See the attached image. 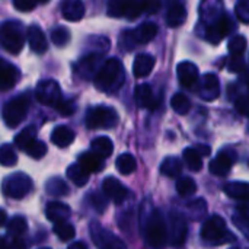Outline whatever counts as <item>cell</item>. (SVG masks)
Wrapping results in <instances>:
<instances>
[{"label":"cell","instance_id":"cell-1","mask_svg":"<svg viewBox=\"0 0 249 249\" xmlns=\"http://www.w3.org/2000/svg\"><path fill=\"white\" fill-rule=\"evenodd\" d=\"M125 79L124 66L118 58H108L101 67L96 76L93 77L95 88L105 93L117 92Z\"/></svg>","mask_w":249,"mask_h":249},{"label":"cell","instance_id":"cell-2","mask_svg":"<svg viewBox=\"0 0 249 249\" xmlns=\"http://www.w3.org/2000/svg\"><path fill=\"white\" fill-rule=\"evenodd\" d=\"M160 9L159 1H120L108 3V15L112 18L136 19L142 13H156Z\"/></svg>","mask_w":249,"mask_h":249},{"label":"cell","instance_id":"cell-3","mask_svg":"<svg viewBox=\"0 0 249 249\" xmlns=\"http://www.w3.org/2000/svg\"><path fill=\"white\" fill-rule=\"evenodd\" d=\"M147 244L155 249H162L168 242V225L159 210H152L144 222Z\"/></svg>","mask_w":249,"mask_h":249},{"label":"cell","instance_id":"cell-4","mask_svg":"<svg viewBox=\"0 0 249 249\" xmlns=\"http://www.w3.org/2000/svg\"><path fill=\"white\" fill-rule=\"evenodd\" d=\"M201 239L209 245H223L233 242L235 236L229 232L223 217L212 216L204 222L201 228Z\"/></svg>","mask_w":249,"mask_h":249},{"label":"cell","instance_id":"cell-5","mask_svg":"<svg viewBox=\"0 0 249 249\" xmlns=\"http://www.w3.org/2000/svg\"><path fill=\"white\" fill-rule=\"evenodd\" d=\"M158 34V25L153 22H144L136 29H128L121 34L120 45L124 51H131L137 44L150 42Z\"/></svg>","mask_w":249,"mask_h":249},{"label":"cell","instance_id":"cell-6","mask_svg":"<svg viewBox=\"0 0 249 249\" xmlns=\"http://www.w3.org/2000/svg\"><path fill=\"white\" fill-rule=\"evenodd\" d=\"M25 36L19 22H4L0 25V45L10 54H19L23 48Z\"/></svg>","mask_w":249,"mask_h":249},{"label":"cell","instance_id":"cell-7","mask_svg":"<svg viewBox=\"0 0 249 249\" xmlns=\"http://www.w3.org/2000/svg\"><path fill=\"white\" fill-rule=\"evenodd\" d=\"M31 191H32V179L23 172L12 174L7 178H4L1 182V193L13 200H20L26 197Z\"/></svg>","mask_w":249,"mask_h":249},{"label":"cell","instance_id":"cell-8","mask_svg":"<svg viewBox=\"0 0 249 249\" xmlns=\"http://www.w3.org/2000/svg\"><path fill=\"white\" fill-rule=\"evenodd\" d=\"M118 124V114L114 108L98 105L88 111L86 127L90 130L96 128H114Z\"/></svg>","mask_w":249,"mask_h":249},{"label":"cell","instance_id":"cell-9","mask_svg":"<svg viewBox=\"0 0 249 249\" xmlns=\"http://www.w3.org/2000/svg\"><path fill=\"white\" fill-rule=\"evenodd\" d=\"M29 109V98L26 95H19L9 101L3 108L4 124L10 128L18 127L26 117Z\"/></svg>","mask_w":249,"mask_h":249},{"label":"cell","instance_id":"cell-10","mask_svg":"<svg viewBox=\"0 0 249 249\" xmlns=\"http://www.w3.org/2000/svg\"><path fill=\"white\" fill-rule=\"evenodd\" d=\"M35 98L38 102H41L42 105H47V107H57V104L63 99V95H61V88L60 85L53 80V79H47V80H42L36 85V89H35Z\"/></svg>","mask_w":249,"mask_h":249},{"label":"cell","instance_id":"cell-11","mask_svg":"<svg viewBox=\"0 0 249 249\" xmlns=\"http://www.w3.org/2000/svg\"><path fill=\"white\" fill-rule=\"evenodd\" d=\"M188 233V223L182 213L172 210L169 213V228H168V239L174 247H182Z\"/></svg>","mask_w":249,"mask_h":249},{"label":"cell","instance_id":"cell-12","mask_svg":"<svg viewBox=\"0 0 249 249\" xmlns=\"http://www.w3.org/2000/svg\"><path fill=\"white\" fill-rule=\"evenodd\" d=\"M89 231L90 238L98 249H125V244L118 236H115L111 231L102 228L99 223H92Z\"/></svg>","mask_w":249,"mask_h":249},{"label":"cell","instance_id":"cell-13","mask_svg":"<svg viewBox=\"0 0 249 249\" xmlns=\"http://www.w3.org/2000/svg\"><path fill=\"white\" fill-rule=\"evenodd\" d=\"M235 25L229 15H222L216 22L210 23L206 29V39L210 44H219L226 35H229L233 31Z\"/></svg>","mask_w":249,"mask_h":249},{"label":"cell","instance_id":"cell-14","mask_svg":"<svg viewBox=\"0 0 249 249\" xmlns=\"http://www.w3.org/2000/svg\"><path fill=\"white\" fill-rule=\"evenodd\" d=\"M102 191H104V196L112 200L115 204H121L128 197V190L123 185L121 181H118L114 177H108L104 179Z\"/></svg>","mask_w":249,"mask_h":249},{"label":"cell","instance_id":"cell-15","mask_svg":"<svg viewBox=\"0 0 249 249\" xmlns=\"http://www.w3.org/2000/svg\"><path fill=\"white\" fill-rule=\"evenodd\" d=\"M101 57L102 55H98V54H93V53H89L86 55H83L79 63L74 66V71L77 74H80L82 77L85 79H90V77H95L96 73L99 71V63H101Z\"/></svg>","mask_w":249,"mask_h":249},{"label":"cell","instance_id":"cell-16","mask_svg":"<svg viewBox=\"0 0 249 249\" xmlns=\"http://www.w3.org/2000/svg\"><path fill=\"white\" fill-rule=\"evenodd\" d=\"M198 95L204 101H214L220 95V82L219 77L213 73L204 74V77L200 82Z\"/></svg>","mask_w":249,"mask_h":249},{"label":"cell","instance_id":"cell-17","mask_svg":"<svg viewBox=\"0 0 249 249\" xmlns=\"http://www.w3.org/2000/svg\"><path fill=\"white\" fill-rule=\"evenodd\" d=\"M134 99L137 102V105L140 108H146V109H156L160 104V99H158L153 93V89L150 85L143 83L139 85L134 90Z\"/></svg>","mask_w":249,"mask_h":249},{"label":"cell","instance_id":"cell-18","mask_svg":"<svg viewBox=\"0 0 249 249\" xmlns=\"http://www.w3.org/2000/svg\"><path fill=\"white\" fill-rule=\"evenodd\" d=\"M26 38L29 42V47L36 54H44L48 50V42L44 31L38 25H29L26 29Z\"/></svg>","mask_w":249,"mask_h":249},{"label":"cell","instance_id":"cell-19","mask_svg":"<svg viewBox=\"0 0 249 249\" xmlns=\"http://www.w3.org/2000/svg\"><path fill=\"white\" fill-rule=\"evenodd\" d=\"M18 80H19L18 67L0 58V90H9L15 88Z\"/></svg>","mask_w":249,"mask_h":249},{"label":"cell","instance_id":"cell-20","mask_svg":"<svg viewBox=\"0 0 249 249\" xmlns=\"http://www.w3.org/2000/svg\"><path fill=\"white\" fill-rule=\"evenodd\" d=\"M45 216L50 222H53L54 225L58 223H66L70 216H71V210L67 204L60 203V201H51L47 204L45 207Z\"/></svg>","mask_w":249,"mask_h":249},{"label":"cell","instance_id":"cell-21","mask_svg":"<svg viewBox=\"0 0 249 249\" xmlns=\"http://www.w3.org/2000/svg\"><path fill=\"white\" fill-rule=\"evenodd\" d=\"M177 74L184 88H193L198 80V67L191 61H182L177 67Z\"/></svg>","mask_w":249,"mask_h":249},{"label":"cell","instance_id":"cell-22","mask_svg":"<svg viewBox=\"0 0 249 249\" xmlns=\"http://www.w3.org/2000/svg\"><path fill=\"white\" fill-rule=\"evenodd\" d=\"M61 15L66 20L77 22L85 16V4L80 0H66L61 3Z\"/></svg>","mask_w":249,"mask_h":249},{"label":"cell","instance_id":"cell-23","mask_svg":"<svg viewBox=\"0 0 249 249\" xmlns=\"http://www.w3.org/2000/svg\"><path fill=\"white\" fill-rule=\"evenodd\" d=\"M155 67V57L150 54H139L133 63V74L137 79L146 77L152 73Z\"/></svg>","mask_w":249,"mask_h":249},{"label":"cell","instance_id":"cell-24","mask_svg":"<svg viewBox=\"0 0 249 249\" xmlns=\"http://www.w3.org/2000/svg\"><path fill=\"white\" fill-rule=\"evenodd\" d=\"M77 163L88 172V174H96L101 172L105 166L104 159L101 156H98L93 152H85L77 158Z\"/></svg>","mask_w":249,"mask_h":249},{"label":"cell","instance_id":"cell-25","mask_svg":"<svg viewBox=\"0 0 249 249\" xmlns=\"http://www.w3.org/2000/svg\"><path fill=\"white\" fill-rule=\"evenodd\" d=\"M233 165V158L228 152H222L216 159H213L209 165V171L216 177H225L231 171Z\"/></svg>","mask_w":249,"mask_h":249},{"label":"cell","instance_id":"cell-26","mask_svg":"<svg viewBox=\"0 0 249 249\" xmlns=\"http://www.w3.org/2000/svg\"><path fill=\"white\" fill-rule=\"evenodd\" d=\"M74 137H76L74 131L67 125H58L51 133V142L61 149L70 146L74 142Z\"/></svg>","mask_w":249,"mask_h":249},{"label":"cell","instance_id":"cell-27","mask_svg":"<svg viewBox=\"0 0 249 249\" xmlns=\"http://www.w3.org/2000/svg\"><path fill=\"white\" fill-rule=\"evenodd\" d=\"M223 191L228 197L239 201H249V182H228L223 187Z\"/></svg>","mask_w":249,"mask_h":249},{"label":"cell","instance_id":"cell-28","mask_svg":"<svg viewBox=\"0 0 249 249\" xmlns=\"http://www.w3.org/2000/svg\"><path fill=\"white\" fill-rule=\"evenodd\" d=\"M187 19V7L182 3H174L166 13V23L171 28L181 26Z\"/></svg>","mask_w":249,"mask_h":249},{"label":"cell","instance_id":"cell-29","mask_svg":"<svg viewBox=\"0 0 249 249\" xmlns=\"http://www.w3.org/2000/svg\"><path fill=\"white\" fill-rule=\"evenodd\" d=\"M6 228H7V235H9L13 241L22 239V238L25 236V233L28 232L26 219L22 217V216H13V217L7 222Z\"/></svg>","mask_w":249,"mask_h":249},{"label":"cell","instance_id":"cell-30","mask_svg":"<svg viewBox=\"0 0 249 249\" xmlns=\"http://www.w3.org/2000/svg\"><path fill=\"white\" fill-rule=\"evenodd\" d=\"M90 149H92L93 153H96L98 156H101L102 159H105V158H108V156L112 155L114 144H112V142H111L109 137L102 136V137H96L95 140H92Z\"/></svg>","mask_w":249,"mask_h":249},{"label":"cell","instance_id":"cell-31","mask_svg":"<svg viewBox=\"0 0 249 249\" xmlns=\"http://www.w3.org/2000/svg\"><path fill=\"white\" fill-rule=\"evenodd\" d=\"M182 172V163L178 158H166L160 165V174L169 178H177Z\"/></svg>","mask_w":249,"mask_h":249},{"label":"cell","instance_id":"cell-32","mask_svg":"<svg viewBox=\"0 0 249 249\" xmlns=\"http://www.w3.org/2000/svg\"><path fill=\"white\" fill-rule=\"evenodd\" d=\"M67 178L77 187H83L89 182V174L79 163L70 165L67 168Z\"/></svg>","mask_w":249,"mask_h":249},{"label":"cell","instance_id":"cell-33","mask_svg":"<svg viewBox=\"0 0 249 249\" xmlns=\"http://www.w3.org/2000/svg\"><path fill=\"white\" fill-rule=\"evenodd\" d=\"M45 191L53 197H63L69 194V185L58 177L50 178L45 184Z\"/></svg>","mask_w":249,"mask_h":249},{"label":"cell","instance_id":"cell-34","mask_svg":"<svg viewBox=\"0 0 249 249\" xmlns=\"http://www.w3.org/2000/svg\"><path fill=\"white\" fill-rule=\"evenodd\" d=\"M115 166L118 169L120 174L123 175H130L136 171L137 168V163H136V159L133 155L130 153H123L117 158V162H115Z\"/></svg>","mask_w":249,"mask_h":249},{"label":"cell","instance_id":"cell-35","mask_svg":"<svg viewBox=\"0 0 249 249\" xmlns=\"http://www.w3.org/2000/svg\"><path fill=\"white\" fill-rule=\"evenodd\" d=\"M35 140H36V128L32 127V125H29V127L23 128V130L15 137V144H16L19 149L25 150V149H26L32 142H35Z\"/></svg>","mask_w":249,"mask_h":249},{"label":"cell","instance_id":"cell-36","mask_svg":"<svg viewBox=\"0 0 249 249\" xmlns=\"http://www.w3.org/2000/svg\"><path fill=\"white\" fill-rule=\"evenodd\" d=\"M182 156H184V162L187 163L188 169H191L193 172L201 171V168H203V159H201L200 153H198L196 149L187 147V149L184 150V155H182Z\"/></svg>","mask_w":249,"mask_h":249},{"label":"cell","instance_id":"cell-37","mask_svg":"<svg viewBox=\"0 0 249 249\" xmlns=\"http://www.w3.org/2000/svg\"><path fill=\"white\" fill-rule=\"evenodd\" d=\"M171 107H172V109H174L177 114L185 115V114H188L190 109H191V101H190L188 96L184 95V93H175V95L172 96V99H171Z\"/></svg>","mask_w":249,"mask_h":249},{"label":"cell","instance_id":"cell-38","mask_svg":"<svg viewBox=\"0 0 249 249\" xmlns=\"http://www.w3.org/2000/svg\"><path fill=\"white\" fill-rule=\"evenodd\" d=\"M18 162V155L12 144L0 146V165L1 166H15Z\"/></svg>","mask_w":249,"mask_h":249},{"label":"cell","instance_id":"cell-39","mask_svg":"<svg viewBox=\"0 0 249 249\" xmlns=\"http://www.w3.org/2000/svg\"><path fill=\"white\" fill-rule=\"evenodd\" d=\"M247 47H248V41L244 35H235L229 41V53L232 54V57H242Z\"/></svg>","mask_w":249,"mask_h":249},{"label":"cell","instance_id":"cell-40","mask_svg":"<svg viewBox=\"0 0 249 249\" xmlns=\"http://www.w3.org/2000/svg\"><path fill=\"white\" fill-rule=\"evenodd\" d=\"M54 233L57 235V238L63 242H69L74 238L76 235V231H74V226L70 225V223H58V225H54L53 228Z\"/></svg>","mask_w":249,"mask_h":249},{"label":"cell","instance_id":"cell-41","mask_svg":"<svg viewBox=\"0 0 249 249\" xmlns=\"http://www.w3.org/2000/svg\"><path fill=\"white\" fill-rule=\"evenodd\" d=\"M177 191L182 197H190V196H193L197 191V184H196V181L193 178L184 177V178L178 179V182H177Z\"/></svg>","mask_w":249,"mask_h":249},{"label":"cell","instance_id":"cell-42","mask_svg":"<svg viewBox=\"0 0 249 249\" xmlns=\"http://www.w3.org/2000/svg\"><path fill=\"white\" fill-rule=\"evenodd\" d=\"M187 209L190 210L191 217L194 220H201L207 213V203L203 198H198V200H194L193 203H188Z\"/></svg>","mask_w":249,"mask_h":249},{"label":"cell","instance_id":"cell-43","mask_svg":"<svg viewBox=\"0 0 249 249\" xmlns=\"http://www.w3.org/2000/svg\"><path fill=\"white\" fill-rule=\"evenodd\" d=\"M51 41L57 47H64L70 41V32L64 26H57L51 31Z\"/></svg>","mask_w":249,"mask_h":249},{"label":"cell","instance_id":"cell-44","mask_svg":"<svg viewBox=\"0 0 249 249\" xmlns=\"http://www.w3.org/2000/svg\"><path fill=\"white\" fill-rule=\"evenodd\" d=\"M90 44V47H93V54H98V55H104L108 50H109V39L105 38V36H92L89 38L88 41Z\"/></svg>","mask_w":249,"mask_h":249},{"label":"cell","instance_id":"cell-45","mask_svg":"<svg viewBox=\"0 0 249 249\" xmlns=\"http://www.w3.org/2000/svg\"><path fill=\"white\" fill-rule=\"evenodd\" d=\"M25 152H26V155H28L29 158H32V159H41V158H44L45 153H47V144H45L44 142H41V140H35V142H32V143L25 149Z\"/></svg>","mask_w":249,"mask_h":249},{"label":"cell","instance_id":"cell-46","mask_svg":"<svg viewBox=\"0 0 249 249\" xmlns=\"http://www.w3.org/2000/svg\"><path fill=\"white\" fill-rule=\"evenodd\" d=\"M89 198H90L92 207H93L99 214L104 213V212L107 210V207H108V198H107L104 194H101V193H93V194L89 196Z\"/></svg>","mask_w":249,"mask_h":249},{"label":"cell","instance_id":"cell-47","mask_svg":"<svg viewBox=\"0 0 249 249\" xmlns=\"http://www.w3.org/2000/svg\"><path fill=\"white\" fill-rule=\"evenodd\" d=\"M235 13L242 23L249 25V0H241L235 6Z\"/></svg>","mask_w":249,"mask_h":249},{"label":"cell","instance_id":"cell-48","mask_svg":"<svg viewBox=\"0 0 249 249\" xmlns=\"http://www.w3.org/2000/svg\"><path fill=\"white\" fill-rule=\"evenodd\" d=\"M55 109H57L58 114H61V115H64V117H70V115L74 114L76 105H74V101H71V99H64V98H63V99L57 104Z\"/></svg>","mask_w":249,"mask_h":249},{"label":"cell","instance_id":"cell-49","mask_svg":"<svg viewBox=\"0 0 249 249\" xmlns=\"http://www.w3.org/2000/svg\"><path fill=\"white\" fill-rule=\"evenodd\" d=\"M247 69V64L242 57H231L229 60V70L233 73H244Z\"/></svg>","mask_w":249,"mask_h":249},{"label":"cell","instance_id":"cell-50","mask_svg":"<svg viewBox=\"0 0 249 249\" xmlns=\"http://www.w3.org/2000/svg\"><path fill=\"white\" fill-rule=\"evenodd\" d=\"M235 108L241 114H249V95H239L235 99Z\"/></svg>","mask_w":249,"mask_h":249},{"label":"cell","instance_id":"cell-51","mask_svg":"<svg viewBox=\"0 0 249 249\" xmlns=\"http://www.w3.org/2000/svg\"><path fill=\"white\" fill-rule=\"evenodd\" d=\"M36 1H32V0H15L13 1V6L15 9L20 10V12H31L32 9L36 7Z\"/></svg>","mask_w":249,"mask_h":249},{"label":"cell","instance_id":"cell-52","mask_svg":"<svg viewBox=\"0 0 249 249\" xmlns=\"http://www.w3.org/2000/svg\"><path fill=\"white\" fill-rule=\"evenodd\" d=\"M238 213H239V219L235 217L236 220L242 222V223H247L249 226V204H244V206H239L238 207Z\"/></svg>","mask_w":249,"mask_h":249},{"label":"cell","instance_id":"cell-53","mask_svg":"<svg viewBox=\"0 0 249 249\" xmlns=\"http://www.w3.org/2000/svg\"><path fill=\"white\" fill-rule=\"evenodd\" d=\"M196 150L200 153V156H209L212 153V147L207 146V144H197Z\"/></svg>","mask_w":249,"mask_h":249},{"label":"cell","instance_id":"cell-54","mask_svg":"<svg viewBox=\"0 0 249 249\" xmlns=\"http://www.w3.org/2000/svg\"><path fill=\"white\" fill-rule=\"evenodd\" d=\"M7 213L3 210V209H0V228H3V226H6L7 225Z\"/></svg>","mask_w":249,"mask_h":249},{"label":"cell","instance_id":"cell-55","mask_svg":"<svg viewBox=\"0 0 249 249\" xmlns=\"http://www.w3.org/2000/svg\"><path fill=\"white\" fill-rule=\"evenodd\" d=\"M67 249H88V248H86V245H85L83 242H74V244H71V245H70Z\"/></svg>","mask_w":249,"mask_h":249},{"label":"cell","instance_id":"cell-56","mask_svg":"<svg viewBox=\"0 0 249 249\" xmlns=\"http://www.w3.org/2000/svg\"><path fill=\"white\" fill-rule=\"evenodd\" d=\"M0 249H9V244L4 238L0 236Z\"/></svg>","mask_w":249,"mask_h":249},{"label":"cell","instance_id":"cell-57","mask_svg":"<svg viewBox=\"0 0 249 249\" xmlns=\"http://www.w3.org/2000/svg\"><path fill=\"white\" fill-rule=\"evenodd\" d=\"M39 249H50V248H39Z\"/></svg>","mask_w":249,"mask_h":249},{"label":"cell","instance_id":"cell-58","mask_svg":"<svg viewBox=\"0 0 249 249\" xmlns=\"http://www.w3.org/2000/svg\"><path fill=\"white\" fill-rule=\"evenodd\" d=\"M248 118H249V114H248Z\"/></svg>","mask_w":249,"mask_h":249}]
</instances>
